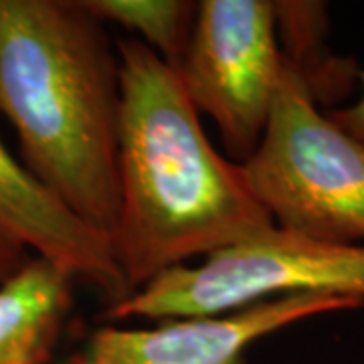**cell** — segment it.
<instances>
[{"label":"cell","mask_w":364,"mask_h":364,"mask_svg":"<svg viewBox=\"0 0 364 364\" xmlns=\"http://www.w3.org/2000/svg\"><path fill=\"white\" fill-rule=\"evenodd\" d=\"M116 49L119 213L109 243L134 294L275 223L251 195L241 164L210 144L176 69L138 39Z\"/></svg>","instance_id":"obj_1"},{"label":"cell","mask_w":364,"mask_h":364,"mask_svg":"<svg viewBox=\"0 0 364 364\" xmlns=\"http://www.w3.org/2000/svg\"><path fill=\"white\" fill-rule=\"evenodd\" d=\"M0 112L28 172L109 239L119 213V57L79 0H0Z\"/></svg>","instance_id":"obj_2"},{"label":"cell","mask_w":364,"mask_h":364,"mask_svg":"<svg viewBox=\"0 0 364 364\" xmlns=\"http://www.w3.org/2000/svg\"><path fill=\"white\" fill-rule=\"evenodd\" d=\"M239 164L275 227L322 243L364 245V146L320 112L287 59L265 132Z\"/></svg>","instance_id":"obj_3"},{"label":"cell","mask_w":364,"mask_h":364,"mask_svg":"<svg viewBox=\"0 0 364 364\" xmlns=\"http://www.w3.org/2000/svg\"><path fill=\"white\" fill-rule=\"evenodd\" d=\"M318 294L364 306V245H334L269 227L196 265L158 275L107 306V320H174L235 312L275 298Z\"/></svg>","instance_id":"obj_4"},{"label":"cell","mask_w":364,"mask_h":364,"mask_svg":"<svg viewBox=\"0 0 364 364\" xmlns=\"http://www.w3.org/2000/svg\"><path fill=\"white\" fill-rule=\"evenodd\" d=\"M286 57L275 2L203 0L181 65L182 87L221 132L231 156L247 160L265 132Z\"/></svg>","instance_id":"obj_5"},{"label":"cell","mask_w":364,"mask_h":364,"mask_svg":"<svg viewBox=\"0 0 364 364\" xmlns=\"http://www.w3.org/2000/svg\"><path fill=\"white\" fill-rule=\"evenodd\" d=\"M358 308L364 306L354 299L301 294L154 328L104 326L63 364H247L245 352L257 340L314 316Z\"/></svg>","instance_id":"obj_6"},{"label":"cell","mask_w":364,"mask_h":364,"mask_svg":"<svg viewBox=\"0 0 364 364\" xmlns=\"http://www.w3.org/2000/svg\"><path fill=\"white\" fill-rule=\"evenodd\" d=\"M0 233L35 251L75 282L93 286L109 306L130 296L112 243L47 191L0 140Z\"/></svg>","instance_id":"obj_7"},{"label":"cell","mask_w":364,"mask_h":364,"mask_svg":"<svg viewBox=\"0 0 364 364\" xmlns=\"http://www.w3.org/2000/svg\"><path fill=\"white\" fill-rule=\"evenodd\" d=\"M75 279L31 257L0 284V364H51L73 306Z\"/></svg>","instance_id":"obj_8"},{"label":"cell","mask_w":364,"mask_h":364,"mask_svg":"<svg viewBox=\"0 0 364 364\" xmlns=\"http://www.w3.org/2000/svg\"><path fill=\"white\" fill-rule=\"evenodd\" d=\"M100 23L138 33L140 43L178 69L195 26L196 2L188 0H79Z\"/></svg>","instance_id":"obj_9"},{"label":"cell","mask_w":364,"mask_h":364,"mask_svg":"<svg viewBox=\"0 0 364 364\" xmlns=\"http://www.w3.org/2000/svg\"><path fill=\"white\" fill-rule=\"evenodd\" d=\"M328 116L348 136H352L356 142L364 146V71L360 73V93H358V97L350 105L332 109Z\"/></svg>","instance_id":"obj_10"},{"label":"cell","mask_w":364,"mask_h":364,"mask_svg":"<svg viewBox=\"0 0 364 364\" xmlns=\"http://www.w3.org/2000/svg\"><path fill=\"white\" fill-rule=\"evenodd\" d=\"M31 255L18 243L0 233V284L6 282L14 272H18Z\"/></svg>","instance_id":"obj_11"}]
</instances>
